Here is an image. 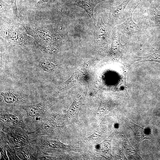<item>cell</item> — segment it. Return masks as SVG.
<instances>
[{"instance_id": "7a4b0ae2", "label": "cell", "mask_w": 160, "mask_h": 160, "mask_svg": "<svg viewBox=\"0 0 160 160\" xmlns=\"http://www.w3.org/2000/svg\"><path fill=\"white\" fill-rule=\"evenodd\" d=\"M2 131L5 135L9 145L15 149L31 146L28 132L21 127L11 124L1 123Z\"/></svg>"}, {"instance_id": "277c9868", "label": "cell", "mask_w": 160, "mask_h": 160, "mask_svg": "<svg viewBox=\"0 0 160 160\" xmlns=\"http://www.w3.org/2000/svg\"><path fill=\"white\" fill-rule=\"evenodd\" d=\"M92 32L94 37L93 44L97 46L100 50L103 49L107 45L111 34L109 27L104 23L101 17H98L96 25H92Z\"/></svg>"}, {"instance_id": "7c38bea8", "label": "cell", "mask_w": 160, "mask_h": 160, "mask_svg": "<svg viewBox=\"0 0 160 160\" xmlns=\"http://www.w3.org/2000/svg\"><path fill=\"white\" fill-rule=\"evenodd\" d=\"M15 150L20 160H36L37 150L36 146L33 144L31 146L16 148Z\"/></svg>"}, {"instance_id": "52a82bcc", "label": "cell", "mask_w": 160, "mask_h": 160, "mask_svg": "<svg viewBox=\"0 0 160 160\" xmlns=\"http://www.w3.org/2000/svg\"><path fill=\"white\" fill-rule=\"evenodd\" d=\"M140 25L141 28L145 29L160 27V11L156 8L152 0H149L148 14L142 20Z\"/></svg>"}, {"instance_id": "d6986e66", "label": "cell", "mask_w": 160, "mask_h": 160, "mask_svg": "<svg viewBox=\"0 0 160 160\" xmlns=\"http://www.w3.org/2000/svg\"><path fill=\"white\" fill-rule=\"evenodd\" d=\"M6 151L10 160H20L17 155L15 149L10 146L7 143L6 147Z\"/></svg>"}, {"instance_id": "8fae6325", "label": "cell", "mask_w": 160, "mask_h": 160, "mask_svg": "<svg viewBox=\"0 0 160 160\" xmlns=\"http://www.w3.org/2000/svg\"><path fill=\"white\" fill-rule=\"evenodd\" d=\"M111 45L110 55L113 57H119L122 55V51L126 45H122L120 40V34L116 28H114L112 31L111 34Z\"/></svg>"}, {"instance_id": "9a60e30c", "label": "cell", "mask_w": 160, "mask_h": 160, "mask_svg": "<svg viewBox=\"0 0 160 160\" xmlns=\"http://www.w3.org/2000/svg\"><path fill=\"white\" fill-rule=\"evenodd\" d=\"M152 48L154 49L155 51L150 55L144 57H135L134 60L136 62L135 63L148 61L160 63V46L158 50Z\"/></svg>"}, {"instance_id": "5bb4252c", "label": "cell", "mask_w": 160, "mask_h": 160, "mask_svg": "<svg viewBox=\"0 0 160 160\" xmlns=\"http://www.w3.org/2000/svg\"><path fill=\"white\" fill-rule=\"evenodd\" d=\"M113 132L108 138L96 145V150L105 156H111V144Z\"/></svg>"}, {"instance_id": "2e32d148", "label": "cell", "mask_w": 160, "mask_h": 160, "mask_svg": "<svg viewBox=\"0 0 160 160\" xmlns=\"http://www.w3.org/2000/svg\"><path fill=\"white\" fill-rule=\"evenodd\" d=\"M131 0H124L119 5L114 7L112 12L113 16L115 18L123 17L124 9L127 5Z\"/></svg>"}, {"instance_id": "5b68a950", "label": "cell", "mask_w": 160, "mask_h": 160, "mask_svg": "<svg viewBox=\"0 0 160 160\" xmlns=\"http://www.w3.org/2000/svg\"><path fill=\"white\" fill-rule=\"evenodd\" d=\"M57 115H55L50 117H48L38 128L35 131L28 132L30 139L44 135L51 136L57 132L61 127L57 126L55 118Z\"/></svg>"}, {"instance_id": "3957f363", "label": "cell", "mask_w": 160, "mask_h": 160, "mask_svg": "<svg viewBox=\"0 0 160 160\" xmlns=\"http://www.w3.org/2000/svg\"><path fill=\"white\" fill-rule=\"evenodd\" d=\"M0 109L3 110H15L19 107L30 105L28 97L17 91L13 89H3L0 91Z\"/></svg>"}, {"instance_id": "44dd1931", "label": "cell", "mask_w": 160, "mask_h": 160, "mask_svg": "<svg viewBox=\"0 0 160 160\" xmlns=\"http://www.w3.org/2000/svg\"><path fill=\"white\" fill-rule=\"evenodd\" d=\"M43 51L47 53L51 54H55L58 52L56 48L52 47H47L44 48Z\"/></svg>"}, {"instance_id": "ba28073f", "label": "cell", "mask_w": 160, "mask_h": 160, "mask_svg": "<svg viewBox=\"0 0 160 160\" xmlns=\"http://www.w3.org/2000/svg\"><path fill=\"white\" fill-rule=\"evenodd\" d=\"M107 0H71V4L84 9L89 16L92 25L95 24L94 11L99 3Z\"/></svg>"}, {"instance_id": "7402d4cb", "label": "cell", "mask_w": 160, "mask_h": 160, "mask_svg": "<svg viewBox=\"0 0 160 160\" xmlns=\"http://www.w3.org/2000/svg\"><path fill=\"white\" fill-rule=\"evenodd\" d=\"M52 0H40L37 3L39 5L44 4L49 2Z\"/></svg>"}, {"instance_id": "4fadbf2b", "label": "cell", "mask_w": 160, "mask_h": 160, "mask_svg": "<svg viewBox=\"0 0 160 160\" xmlns=\"http://www.w3.org/2000/svg\"><path fill=\"white\" fill-rule=\"evenodd\" d=\"M81 97L80 95L73 101L68 110L66 111L65 115V118L67 120H74L79 121L78 118V113L80 107Z\"/></svg>"}, {"instance_id": "8992f818", "label": "cell", "mask_w": 160, "mask_h": 160, "mask_svg": "<svg viewBox=\"0 0 160 160\" xmlns=\"http://www.w3.org/2000/svg\"><path fill=\"white\" fill-rule=\"evenodd\" d=\"M0 123L11 124L25 128L27 125L23 120V114L18 110L0 109Z\"/></svg>"}, {"instance_id": "30bf717a", "label": "cell", "mask_w": 160, "mask_h": 160, "mask_svg": "<svg viewBox=\"0 0 160 160\" xmlns=\"http://www.w3.org/2000/svg\"><path fill=\"white\" fill-rule=\"evenodd\" d=\"M133 11L129 15L128 18L122 23L117 26V30L123 34L130 35L140 31L141 27L139 24L135 23L132 18Z\"/></svg>"}, {"instance_id": "ac0fdd59", "label": "cell", "mask_w": 160, "mask_h": 160, "mask_svg": "<svg viewBox=\"0 0 160 160\" xmlns=\"http://www.w3.org/2000/svg\"><path fill=\"white\" fill-rule=\"evenodd\" d=\"M39 69L45 73H50L55 69L57 65L47 60L40 61L38 63Z\"/></svg>"}, {"instance_id": "6da1fadb", "label": "cell", "mask_w": 160, "mask_h": 160, "mask_svg": "<svg viewBox=\"0 0 160 160\" xmlns=\"http://www.w3.org/2000/svg\"><path fill=\"white\" fill-rule=\"evenodd\" d=\"M56 102V99L47 98L38 103L23 106L22 108L27 115L25 119L26 124L39 123L41 125L48 117L47 116L49 109Z\"/></svg>"}, {"instance_id": "9c48e42d", "label": "cell", "mask_w": 160, "mask_h": 160, "mask_svg": "<svg viewBox=\"0 0 160 160\" xmlns=\"http://www.w3.org/2000/svg\"><path fill=\"white\" fill-rule=\"evenodd\" d=\"M123 119L126 124L132 130L134 133L137 141L141 143L145 139L151 140L153 138L149 130L139 126L132 121L127 118L122 117Z\"/></svg>"}, {"instance_id": "ffe728a7", "label": "cell", "mask_w": 160, "mask_h": 160, "mask_svg": "<svg viewBox=\"0 0 160 160\" xmlns=\"http://www.w3.org/2000/svg\"><path fill=\"white\" fill-rule=\"evenodd\" d=\"M17 0H11V6L13 10V13L16 17L20 16V14L19 13L17 5Z\"/></svg>"}, {"instance_id": "e0dca14e", "label": "cell", "mask_w": 160, "mask_h": 160, "mask_svg": "<svg viewBox=\"0 0 160 160\" xmlns=\"http://www.w3.org/2000/svg\"><path fill=\"white\" fill-rule=\"evenodd\" d=\"M8 141L5 134L2 131H0V153L1 158V159L8 160V157L6 153V147Z\"/></svg>"}]
</instances>
